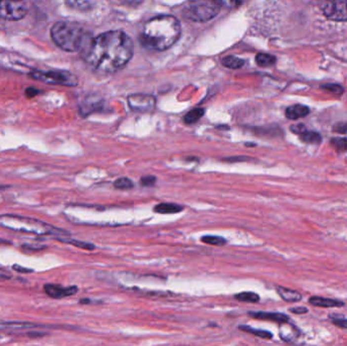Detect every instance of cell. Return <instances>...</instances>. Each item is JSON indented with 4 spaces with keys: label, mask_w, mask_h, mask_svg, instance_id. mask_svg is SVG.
I'll return each instance as SVG.
<instances>
[{
    "label": "cell",
    "mask_w": 347,
    "mask_h": 346,
    "mask_svg": "<svg viewBox=\"0 0 347 346\" xmlns=\"http://www.w3.org/2000/svg\"><path fill=\"white\" fill-rule=\"evenodd\" d=\"M133 55V44L122 31L101 34L86 45L85 61L94 70L112 75L122 69Z\"/></svg>",
    "instance_id": "6da1fadb"
},
{
    "label": "cell",
    "mask_w": 347,
    "mask_h": 346,
    "mask_svg": "<svg viewBox=\"0 0 347 346\" xmlns=\"http://www.w3.org/2000/svg\"><path fill=\"white\" fill-rule=\"evenodd\" d=\"M181 26L172 15H158L143 26L140 44L149 50L163 51L172 47L180 38Z\"/></svg>",
    "instance_id": "7a4b0ae2"
},
{
    "label": "cell",
    "mask_w": 347,
    "mask_h": 346,
    "mask_svg": "<svg viewBox=\"0 0 347 346\" xmlns=\"http://www.w3.org/2000/svg\"><path fill=\"white\" fill-rule=\"evenodd\" d=\"M51 38L59 48L67 52H77L90 41L82 27L70 22L55 24L51 29Z\"/></svg>",
    "instance_id": "3957f363"
},
{
    "label": "cell",
    "mask_w": 347,
    "mask_h": 346,
    "mask_svg": "<svg viewBox=\"0 0 347 346\" xmlns=\"http://www.w3.org/2000/svg\"><path fill=\"white\" fill-rule=\"evenodd\" d=\"M0 227L36 234H67L66 231L55 228L49 224L35 220V218L14 214L0 215Z\"/></svg>",
    "instance_id": "277c9868"
},
{
    "label": "cell",
    "mask_w": 347,
    "mask_h": 346,
    "mask_svg": "<svg viewBox=\"0 0 347 346\" xmlns=\"http://www.w3.org/2000/svg\"><path fill=\"white\" fill-rule=\"evenodd\" d=\"M219 6L213 0H193L184 8V16L193 22H206L219 12Z\"/></svg>",
    "instance_id": "5b68a950"
},
{
    "label": "cell",
    "mask_w": 347,
    "mask_h": 346,
    "mask_svg": "<svg viewBox=\"0 0 347 346\" xmlns=\"http://www.w3.org/2000/svg\"><path fill=\"white\" fill-rule=\"evenodd\" d=\"M30 77L50 84L76 86L78 83V78L75 75L63 70H35L31 72Z\"/></svg>",
    "instance_id": "8992f818"
},
{
    "label": "cell",
    "mask_w": 347,
    "mask_h": 346,
    "mask_svg": "<svg viewBox=\"0 0 347 346\" xmlns=\"http://www.w3.org/2000/svg\"><path fill=\"white\" fill-rule=\"evenodd\" d=\"M28 13V7L23 1L0 0V19L14 22L23 20Z\"/></svg>",
    "instance_id": "52a82bcc"
},
{
    "label": "cell",
    "mask_w": 347,
    "mask_h": 346,
    "mask_svg": "<svg viewBox=\"0 0 347 346\" xmlns=\"http://www.w3.org/2000/svg\"><path fill=\"white\" fill-rule=\"evenodd\" d=\"M324 14L335 22L347 21V0H330L324 7Z\"/></svg>",
    "instance_id": "ba28073f"
},
{
    "label": "cell",
    "mask_w": 347,
    "mask_h": 346,
    "mask_svg": "<svg viewBox=\"0 0 347 346\" xmlns=\"http://www.w3.org/2000/svg\"><path fill=\"white\" fill-rule=\"evenodd\" d=\"M131 110L139 113H149L154 110L155 99L149 95H132L128 98Z\"/></svg>",
    "instance_id": "9c48e42d"
},
{
    "label": "cell",
    "mask_w": 347,
    "mask_h": 346,
    "mask_svg": "<svg viewBox=\"0 0 347 346\" xmlns=\"http://www.w3.org/2000/svg\"><path fill=\"white\" fill-rule=\"evenodd\" d=\"M44 290L46 295L52 299H63L76 295L78 291V288L77 286L64 287L58 284L48 283L44 285Z\"/></svg>",
    "instance_id": "30bf717a"
},
{
    "label": "cell",
    "mask_w": 347,
    "mask_h": 346,
    "mask_svg": "<svg viewBox=\"0 0 347 346\" xmlns=\"http://www.w3.org/2000/svg\"><path fill=\"white\" fill-rule=\"evenodd\" d=\"M249 315L258 320H267L272 322H277L285 324L289 320L288 316L280 313H266V312H250Z\"/></svg>",
    "instance_id": "8fae6325"
},
{
    "label": "cell",
    "mask_w": 347,
    "mask_h": 346,
    "mask_svg": "<svg viewBox=\"0 0 347 346\" xmlns=\"http://www.w3.org/2000/svg\"><path fill=\"white\" fill-rule=\"evenodd\" d=\"M309 113V109L303 105H295L288 107L285 111L286 118L290 120H297L306 117Z\"/></svg>",
    "instance_id": "7c38bea8"
},
{
    "label": "cell",
    "mask_w": 347,
    "mask_h": 346,
    "mask_svg": "<svg viewBox=\"0 0 347 346\" xmlns=\"http://www.w3.org/2000/svg\"><path fill=\"white\" fill-rule=\"evenodd\" d=\"M98 0H65L66 4L76 10L87 11L93 9L97 4Z\"/></svg>",
    "instance_id": "4fadbf2b"
},
{
    "label": "cell",
    "mask_w": 347,
    "mask_h": 346,
    "mask_svg": "<svg viewBox=\"0 0 347 346\" xmlns=\"http://www.w3.org/2000/svg\"><path fill=\"white\" fill-rule=\"evenodd\" d=\"M277 293L281 297V299L287 303H297L302 300V295L299 293V291L294 289L278 286Z\"/></svg>",
    "instance_id": "5bb4252c"
},
{
    "label": "cell",
    "mask_w": 347,
    "mask_h": 346,
    "mask_svg": "<svg viewBox=\"0 0 347 346\" xmlns=\"http://www.w3.org/2000/svg\"><path fill=\"white\" fill-rule=\"evenodd\" d=\"M309 304L316 306V307H321V308H338V307H343L344 303L337 301V300H331L327 298H320V297H313L309 299Z\"/></svg>",
    "instance_id": "9a60e30c"
},
{
    "label": "cell",
    "mask_w": 347,
    "mask_h": 346,
    "mask_svg": "<svg viewBox=\"0 0 347 346\" xmlns=\"http://www.w3.org/2000/svg\"><path fill=\"white\" fill-rule=\"evenodd\" d=\"M183 209H184V206L176 203H160L154 206V211L160 214H172L181 212Z\"/></svg>",
    "instance_id": "2e32d148"
},
{
    "label": "cell",
    "mask_w": 347,
    "mask_h": 346,
    "mask_svg": "<svg viewBox=\"0 0 347 346\" xmlns=\"http://www.w3.org/2000/svg\"><path fill=\"white\" fill-rule=\"evenodd\" d=\"M204 115V109L201 108H196L193 109L192 111L188 112L185 117H184V122L186 124H194L196 123L199 119H201Z\"/></svg>",
    "instance_id": "e0dca14e"
},
{
    "label": "cell",
    "mask_w": 347,
    "mask_h": 346,
    "mask_svg": "<svg viewBox=\"0 0 347 346\" xmlns=\"http://www.w3.org/2000/svg\"><path fill=\"white\" fill-rule=\"evenodd\" d=\"M300 137L304 142L309 143V144H319L322 141L321 135L314 131L306 130L300 134Z\"/></svg>",
    "instance_id": "ac0fdd59"
},
{
    "label": "cell",
    "mask_w": 347,
    "mask_h": 346,
    "mask_svg": "<svg viewBox=\"0 0 347 346\" xmlns=\"http://www.w3.org/2000/svg\"><path fill=\"white\" fill-rule=\"evenodd\" d=\"M256 62H257V64L261 67H268V66H272L276 62V58L270 55V54L259 53L258 55L256 56Z\"/></svg>",
    "instance_id": "d6986e66"
},
{
    "label": "cell",
    "mask_w": 347,
    "mask_h": 346,
    "mask_svg": "<svg viewBox=\"0 0 347 346\" xmlns=\"http://www.w3.org/2000/svg\"><path fill=\"white\" fill-rule=\"evenodd\" d=\"M239 329L244 331V332H248V333H251L253 335H256V336H258L260 338H263V339H271L273 337L272 333L268 332V331H265V330H258V329H254V328H251L249 326H240L239 327Z\"/></svg>",
    "instance_id": "ffe728a7"
},
{
    "label": "cell",
    "mask_w": 347,
    "mask_h": 346,
    "mask_svg": "<svg viewBox=\"0 0 347 346\" xmlns=\"http://www.w3.org/2000/svg\"><path fill=\"white\" fill-rule=\"evenodd\" d=\"M222 63L228 68L237 69L243 67V65L245 64V61L241 58H237L234 56H228L222 60Z\"/></svg>",
    "instance_id": "44dd1931"
},
{
    "label": "cell",
    "mask_w": 347,
    "mask_h": 346,
    "mask_svg": "<svg viewBox=\"0 0 347 346\" xmlns=\"http://www.w3.org/2000/svg\"><path fill=\"white\" fill-rule=\"evenodd\" d=\"M234 299L240 301V302H246V303H258L260 300V297L255 294V293H251V291H245V293H241V294H236L234 296Z\"/></svg>",
    "instance_id": "7402d4cb"
},
{
    "label": "cell",
    "mask_w": 347,
    "mask_h": 346,
    "mask_svg": "<svg viewBox=\"0 0 347 346\" xmlns=\"http://www.w3.org/2000/svg\"><path fill=\"white\" fill-rule=\"evenodd\" d=\"M57 240H58L59 242L66 243V244L72 245V246L77 247V248H80V249H83V250H88V251H91V250H95V248H96V247H95V245L90 244V243L83 242V241H77V240H65V239H61V238H57Z\"/></svg>",
    "instance_id": "603a6c76"
},
{
    "label": "cell",
    "mask_w": 347,
    "mask_h": 346,
    "mask_svg": "<svg viewBox=\"0 0 347 346\" xmlns=\"http://www.w3.org/2000/svg\"><path fill=\"white\" fill-rule=\"evenodd\" d=\"M114 187L118 190H130L134 187V185L129 178L122 177L114 182Z\"/></svg>",
    "instance_id": "cb8c5ba5"
},
{
    "label": "cell",
    "mask_w": 347,
    "mask_h": 346,
    "mask_svg": "<svg viewBox=\"0 0 347 346\" xmlns=\"http://www.w3.org/2000/svg\"><path fill=\"white\" fill-rule=\"evenodd\" d=\"M201 241L205 244L213 245V246H224L227 244L226 239L217 235H204L201 238Z\"/></svg>",
    "instance_id": "d4e9b609"
},
{
    "label": "cell",
    "mask_w": 347,
    "mask_h": 346,
    "mask_svg": "<svg viewBox=\"0 0 347 346\" xmlns=\"http://www.w3.org/2000/svg\"><path fill=\"white\" fill-rule=\"evenodd\" d=\"M332 147L339 153H344L347 151V138L335 137L331 139Z\"/></svg>",
    "instance_id": "484cf974"
},
{
    "label": "cell",
    "mask_w": 347,
    "mask_h": 346,
    "mask_svg": "<svg viewBox=\"0 0 347 346\" xmlns=\"http://www.w3.org/2000/svg\"><path fill=\"white\" fill-rule=\"evenodd\" d=\"M219 6H224L226 8H234L239 6L243 0H213Z\"/></svg>",
    "instance_id": "4316f807"
},
{
    "label": "cell",
    "mask_w": 347,
    "mask_h": 346,
    "mask_svg": "<svg viewBox=\"0 0 347 346\" xmlns=\"http://www.w3.org/2000/svg\"><path fill=\"white\" fill-rule=\"evenodd\" d=\"M156 182V178L154 176H145L140 179V184L144 187L154 186Z\"/></svg>",
    "instance_id": "83f0119b"
},
{
    "label": "cell",
    "mask_w": 347,
    "mask_h": 346,
    "mask_svg": "<svg viewBox=\"0 0 347 346\" xmlns=\"http://www.w3.org/2000/svg\"><path fill=\"white\" fill-rule=\"evenodd\" d=\"M251 159H254L250 156H245V155H240V156H230V157H225L223 158L224 161L228 162H241V161H250Z\"/></svg>",
    "instance_id": "f1b7e54d"
},
{
    "label": "cell",
    "mask_w": 347,
    "mask_h": 346,
    "mask_svg": "<svg viewBox=\"0 0 347 346\" xmlns=\"http://www.w3.org/2000/svg\"><path fill=\"white\" fill-rule=\"evenodd\" d=\"M23 250H25V251H40V250H44L45 248H46V246H41V245H37V246H35V245H29V244H26V245H24L23 247Z\"/></svg>",
    "instance_id": "f546056e"
},
{
    "label": "cell",
    "mask_w": 347,
    "mask_h": 346,
    "mask_svg": "<svg viewBox=\"0 0 347 346\" xmlns=\"http://www.w3.org/2000/svg\"><path fill=\"white\" fill-rule=\"evenodd\" d=\"M324 88H326L327 90H330V92L337 95L342 94V87L339 85H325Z\"/></svg>",
    "instance_id": "4dcf8cb0"
},
{
    "label": "cell",
    "mask_w": 347,
    "mask_h": 346,
    "mask_svg": "<svg viewBox=\"0 0 347 346\" xmlns=\"http://www.w3.org/2000/svg\"><path fill=\"white\" fill-rule=\"evenodd\" d=\"M290 130L294 132V133H297V134H301L303 133L304 131H306V128H305V126L304 125H296V126H291L290 127Z\"/></svg>",
    "instance_id": "1f68e13d"
},
{
    "label": "cell",
    "mask_w": 347,
    "mask_h": 346,
    "mask_svg": "<svg viewBox=\"0 0 347 346\" xmlns=\"http://www.w3.org/2000/svg\"><path fill=\"white\" fill-rule=\"evenodd\" d=\"M333 324L342 328V329H347V320L344 319H333Z\"/></svg>",
    "instance_id": "d6a6232c"
},
{
    "label": "cell",
    "mask_w": 347,
    "mask_h": 346,
    "mask_svg": "<svg viewBox=\"0 0 347 346\" xmlns=\"http://www.w3.org/2000/svg\"><path fill=\"white\" fill-rule=\"evenodd\" d=\"M12 269L15 270L16 272H21V273H32V272H33V269L25 268V267H22V266L17 265V264H14V265L12 266Z\"/></svg>",
    "instance_id": "836d02e7"
},
{
    "label": "cell",
    "mask_w": 347,
    "mask_h": 346,
    "mask_svg": "<svg viewBox=\"0 0 347 346\" xmlns=\"http://www.w3.org/2000/svg\"><path fill=\"white\" fill-rule=\"evenodd\" d=\"M308 309L307 308H304V307H301V308H290V312L291 313H295L297 315H302V314H306L308 313Z\"/></svg>",
    "instance_id": "e575fe53"
},
{
    "label": "cell",
    "mask_w": 347,
    "mask_h": 346,
    "mask_svg": "<svg viewBox=\"0 0 347 346\" xmlns=\"http://www.w3.org/2000/svg\"><path fill=\"white\" fill-rule=\"evenodd\" d=\"M11 278L10 273L3 268H0V279H9Z\"/></svg>",
    "instance_id": "d590c367"
},
{
    "label": "cell",
    "mask_w": 347,
    "mask_h": 346,
    "mask_svg": "<svg viewBox=\"0 0 347 346\" xmlns=\"http://www.w3.org/2000/svg\"><path fill=\"white\" fill-rule=\"evenodd\" d=\"M123 1L131 6H137L142 2V0H123Z\"/></svg>",
    "instance_id": "8d00e7d4"
},
{
    "label": "cell",
    "mask_w": 347,
    "mask_h": 346,
    "mask_svg": "<svg viewBox=\"0 0 347 346\" xmlns=\"http://www.w3.org/2000/svg\"><path fill=\"white\" fill-rule=\"evenodd\" d=\"M334 130L336 131V132H340V133H345L346 132V130H347V127L345 126V125H337V126H335V128H334Z\"/></svg>",
    "instance_id": "74e56055"
},
{
    "label": "cell",
    "mask_w": 347,
    "mask_h": 346,
    "mask_svg": "<svg viewBox=\"0 0 347 346\" xmlns=\"http://www.w3.org/2000/svg\"><path fill=\"white\" fill-rule=\"evenodd\" d=\"M39 92H38V89H35V88H29L28 90H27V96L28 97H34V96H36L37 94H38Z\"/></svg>",
    "instance_id": "f35d334b"
},
{
    "label": "cell",
    "mask_w": 347,
    "mask_h": 346,
    "mask_svg": "<svg viewBox=\"0 0 347 346\" xmlns=\"http://www.w3.org/2000/svg\"><path fill=\"white\" fill-rule=\"evenodd\" d=\"M79 303L80 304H88V303H90V301L89 300H80Z\"/></svg>",
    "instance_id": "ab89813d"
},
{
    "label": "cell",
    "mask_w": 347,
    "mask_h": 346,
    "mask_svg": "<svg viewBox=\"0 0 347 346\" xmlns=\"http://www.w3.org/2000/svg\"><path fill=\"white\" fill-rule=\"evenodd\" d=\"M16 1H24V0H16Z\"/></svg>",
    "instance_id": "60d3db41"
}]
</instances>
